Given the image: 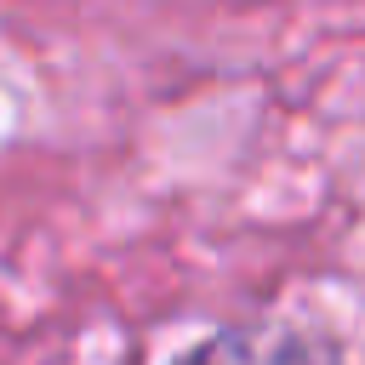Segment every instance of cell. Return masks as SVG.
I'll return each instance as SVG.
<instances>
[{"instance_id":"cell-1","label":"cell","mask_w":365,"mask_h":365,"mask_svg":"<svg viewBox=\"0 0 365 365\" xmlns=\"http://www.w3.org/2000/svg\"><path fill=\"white\" fill-rule=\"evenodd\" d=\"M182 365H336V354L297 325H234L194 348Z\"/></svg>"}]
</instances>
